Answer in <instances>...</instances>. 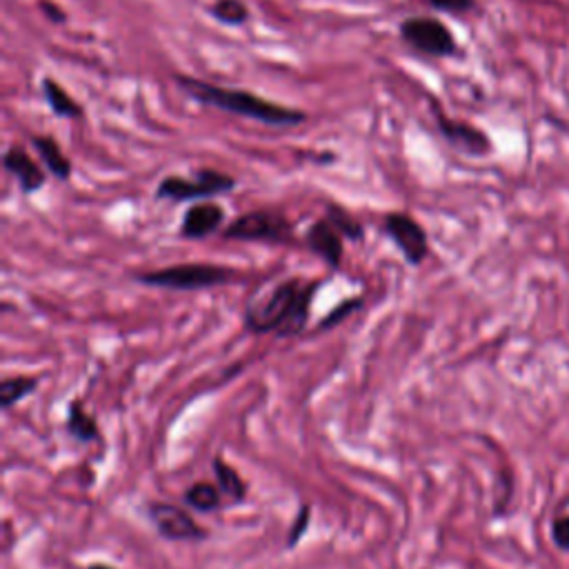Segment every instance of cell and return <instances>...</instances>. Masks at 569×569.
Here are the masks:
<instances>
[{"label":"cell","mask_w":569,"mask_h":569,"mask_svg":"<svg viewBox=\"0 0 569 569\" xmlns=\"http://www.w3.org/2000/svg\"><path fill=\"white\" fill-rule=\"evenodd\" d=\"M3 168L10 176H14L21 194L25 196L39 194L47 185V170L39 165V161L23 146L8 148L3 154Z\"/></svg>","instance_id":"obj_11"},{"label":"cell","mask_w":569,"mask_h":569,"mask_svg":"<svg viewBox=\"0 0 569 569\" xmlns=\"http://www.w3.org/2000/svg\"><path fill=\"white\" fill-rule=\"evenodd\" d=\"M174 83L179 85V89L183 94H187L192 100L205 105V107H214L247 120H256L265 127H273V129H297L303 122H308V114L282 105L269 98H262L254 92L240 89V87H225L218 83H210V80H201L196 76H187V74H174Z\"/></svg>","instance_id":"obj_2"},{"label":"cell","mask_w":569,"mask_h":569,"mask_svg":"<svg viewBox=\"0 0 569 569\" xmlns=\"http://www.w3.org/2000/svg\"><path fill=\"white\" fill-rule=\"evenodd\" d=\"M87 569H116V567L114 565H105V562H94Z\"/></svg>","instance_id":"obj_26"},{"label":"cell","mask_w":569,"mask_h":569,"mask_svg":"<svg viewBox=\"0 0 569 569\" xmlns=\"http://www.w3.org/2000/svg\"><path fill=\"white\" fill-rule=\"evenodd\" d=\"M432 114H434L439 133L459 154L470 157V159H487L494 152V140L490 138V133L485 129L476 127L470 120L448 116L439 105L432 107Z\"/></svg>","instance_id":"obj_8"},{"label":"cell","mask_w":569,"mask_h":569,"mask_svg":"<svg viewBox=\"0 0 569 569\" xmlns=\"http://www.w3.org/2000/svg\"><path fill=\"white\" fill-rule=\"evenodd\" d=\"M363 308V299H345L341 305H336L321 323H319V330H332L334 325L343 323L345 319H350L356 310Z\"/></svg>","instance_id":"obj_22"},{"label":"cell","mask_w":569,"mask_h":569,"mask_svg":"<svg viewBox=\"0 0 569 569\" xmlns=\"http://www.w3.org/2000/svg\"><path fill=\"white\" fill-rule=\"evenodd\" d=\"M236 187H238L236 176L214 168H198L192 172V176H181V174L165 176L157 185L154 198L170 201V203H198V201H210L216 196L232 194Z\"/></svg>","instance_id":"obj_4"},{"label":"cell","mask_w":569,"mask_h":569,"mask_svg":"<svg viewBox=\"0 0 569 569\" xmlns=\"http://www.w3.org/2000/svg\"><path fill=\"white\" fill-rule=\"evenodd\" d=\"M551 543L569 554V514H558L554 520H551Z\"/></svg>","instance_id":"obj_24"},{"label":"cell","mask_w":569,"mask_h":569,"mask_svg":"<svg viewBox=\"0 0 569 569\" xmlns=\"http://www.w3.org/2000/svg\"><path fill=\"white\" fill-rule=\"evenodd\" d=\"M212 470L216 476V485L221 487L225 501H229L232 505H240L247 501V483L243 481V476L238 474V470L234 465H229L223 457H216L212 461Z\"/></svg>","instance_id":"obj_16"},{"label":"cell","mask_w":569,"mask_h":569,"mask_svg":"<svg viewBox=\"0 0 569 569\" xmlns=\"http://www.w3.org/2000/svg\"><path fill=\"white\" fill-rule=\"evenodd\" d=\"M183 501L187 507H192L198 514H214V512L223 509L225 496L216 483L201 481V483H194L187 487Z\"/></svg>","instance_id":"obj_17"},{"label":"cell","mask_w":569,"mask_h":569,"mask_svg":"<svg viewBox=\"0 0 569 569\" xmlns=\"http://www.w3.org/2000/svg\"><path fill=\"white\" fill-rule=\"evenodd\" d=\"M310 520H312V507L310 505H301L299 514H297V518H294V523H292V527L288 532V540H284V543H288V549H294L303 540V536L310 529Z\"/></svg>","instance_id":"obj_23"},{"label":"cell","mask_w":569,"mask_h":569,"mask_svg":"<svg viewBox=\"0 0 569 569\" xmlns=\"http://www.w3.org/2000/svg\"><path fill=\"white\" fill-rule=\"evenodd\" d=\"M39 12H41L52 25H67V21H69L67 12L56 3V0H39Z\"/></svg>","instance_id":"obj_25"},{"label":"cell","mask_w":569,"mask_h":569,"mask_svg":"<svg viewBox=\"0 0 569 569\" xmlns=\"http://www.w3.org/2000/svg\"><path fill=\"white\" fill-rule=\"evenodd\" d=\"M39 389V378L34 376H12L0 383V409L10 411L14 405L25 400Z\"/></svg>","instance_id":"obj_19"},{"label":"cell","mask_w":569,"mask_h":569,"mask_svg":"<svg viewBox=\"0 0 569 569\" xmlns=\"http://www.w3.org/2000/svg\"><path fill=\"white\" fill-rule=\"evenodd\" d=\"M41 92H43V98H45L50 111L56 118H63V120H83L85 118V107L72 94H67V89L56 78L45 76L41 80Z\"/></svg>","instance_id":"obj_14"},{"label":"cell","mask_w":569,"mask_h":569,"mask_svg":"<svg viewBox=\"0 0 569 569\" xmlns=\"http://www.w3.org/2000/svg\"><path fill=\"white\" fill-rule=\"evenodd\" d=\"M398 36L405 47L430 58H452L461 52L454 32L437 17H407L398 25Z\"/></svg>","instance_id":"obj_5"},{"label":"cell","mask_w":569,"mask_h":569,"mask_svg":"<svg viewBox=\"0 0 569 569\" xmlns=\"http://www.w3.org/2000/svg\"><path fill=\"white\" fill-rule=\"evenodd\" d=\"M30 142H32L36 157L41 159L43 168L47 170V174H52L61 183H67L72 179L74 165H72V161L67 159L65 150L61 148V142L54 136H50V133H34L30 138Z\"/></svg>","instance_id":"obj_13"},{"label":"cell","mask_w":569,"mask_h":569,"mask_svg":"<svg viewBox=\"0 0 569 569\" xmlns=\"http://www.w3.org/2000/svg\"><path fill=\"white\" fill-rule=\"evenodd\" d=\"M236 269L218 262H179L136 273L133 280L140 284H148V288L170 292H201L221 288V284H229L232 280H236Z\"/></svg>","instance_id":"obj_3"},{"label":"cell","mask_w":569,"mask_h":569,"mask_svg":"<svg viewBox=\"0 0 569 569\" xmlns=\"http://www.w3.org/2000/svg\"><path fill=\"white\" fill-rule=\"evenodd\" d=\"M67 434L76 441V443H83V445H89V443H96L100 441V427L96 422V416L89 414L83 405L80 398H76L69 409H67Z\"/></svg>","instance_id":"obj_15"},{"label":"cell","mask_w":569,"mask_h":569,"mask_svg":"<svg viewBox=\"0 0 569 569\" xmlns=\"http://www.w3.org/2000/svg\"><path fill=\"white\" fill-rule=\"evenodd\" d=\"M227 227V210L216 201H198L187 207L181 221V238L205 240Z\"/></svg>","instance_id":"obj_10"},{"label":"cell","mask_w":569,"mask_h":569,"mask_svg":"<svg viewBox=\"0 0 569 569\" xmlns=\"http://www.w3.org/2000/svg\"><path fill=\"white\" fill-rule=\"evenodd\" d=\"M221 234L240 243H290L294 223L278 210H251L227 223Z\"/></svg>","instance_id":"obj_6"},{"label":"cell","mask_w":569,"mask_h":569,"mask_svg":"<svg viewBox=\"0 0 569 569\" xmlns=\"http://www.w3.org/2000/svg\"><path fill=\"white\" fill-rule=\"evenodd\" d=\"M325 218L332 221V225L345 236V240H354L361 243L365 238V227L363 223L343 205L339 203H328L325 205Z\"/></svg>","instance_id":"obj_20"},{"label":"cell","mask_w":569,"mask_h":569,"mask_svg":"<svg viewBox=\"0 0 569 569\" xmlns=\"http://www.w3.org/2000/svg\"><path fill=\"white\" fill-rule=\"evenodd\" d=\"M207 12L218 25L225 28H245L251 19V12L243 0H214Z\"/></svg>","instance_id":"obj_18"},{"label":"cell","mask_w":569,"mask_h":569,"mask_svg":"<svg viewBox=\"0 0 569 569\" xmlns=\"http://www.w3.org/2000/svg\"><path fill=\"white\" fill-rule=\"evenodd\" d=\"M427 8L445 17H468L476 12L479 0H425Z\"/></svg>","instance_id":"obj_21"},{"label":"cell","mask_w":569,"mask_h":569,"mask_svg":"<svg viewBox=\"0 0 569 569\" xmlns=\"http://www.w3.org/2000/svg\"><path fill=\"white\" fill-rule=\"evenodd\" d=\"M321 284V280L301 276L265 284L245 308V330L251 334H276L278 339L301 336L308 330Z\"/></svg>","instance_id":"obj_1"},{"label":"cell","mask_w":569,"mask_h":569,"mask_svg":"<svg viewBox=\"0 0 569 569\" xmlns=\"http://www.w3.org/2000/svg\"><path fill=\"white\" fill-rule=\"evenodd\" d=\"M383 232L402 254L405 262L418 267L430 256V236L427 229L407 212H389L383 218Z\"/></svg>","instance_id":"obj_9"},{"label":"cell","mask_w":569,"mask_h":569,"mask_svg":"<svg viewBox=\"0 0 569 569\" xmlns=\"http://www.w3.org/2000/svg\"><path fill=\"white\" fill-rule=\"evenodd\" d=\"M305 245L316 254L330 269L343 267L345 256V236L328 218L314 221L305 232Z\"/></svg>","instance_id":"obj_12"},{"label":"cell","mask_w":569,"mask_h":569,"mask_svg":"<svg viewBox=\"0 0 569 569\" xmlns=\"http://www.w3.org/2000/svg\"><path fill=\"white\" fill-rule=\"evenodd\" d=\"M146 516L163 540L170 543H203L210 538L205 529L185 507L163 501H150L146 505Z\"/></svg>","instance_id":"obj_7"}]
</instances>
